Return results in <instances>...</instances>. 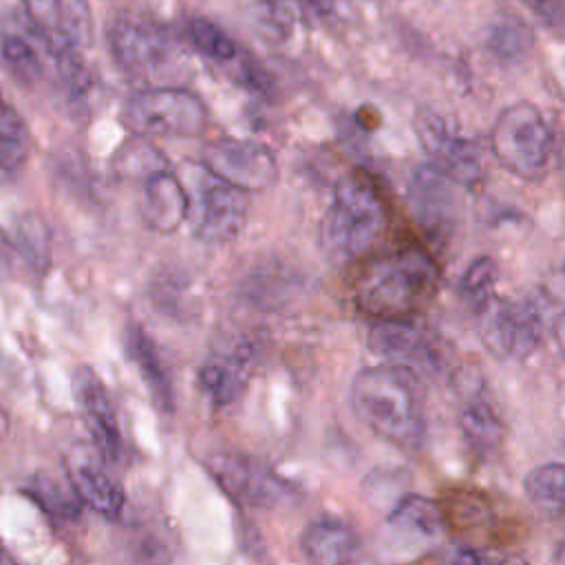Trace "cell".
Masks as SVG:
<instances>
[{"instance_id": "cell-1", "label": "cell", "mask_w": 565, "mask_h": 565, "mask_svg": "<svg viewBox=\"0 0 565 565\" xmlns=\"http://www.w3.org/2000/svg\"><path fill=\"white\" fill-rule=\"evenodd\" d=\"M355 415L382 439L415 450L426 437L419 375L397 364L362 369L351 384Z\"/></svg>"}, {"instance_id": "cell-2", "label": "cell", "mask_w": 565, "mask_h": 565, "mask_svg": "<svg viewBox=\"0 0 565 565\" xmlns=\"http://www.w3.org/2000/svg\"><path fill=\"white\" fill-rule=\"evenodd\" d=\"M437 285V267L422 247H404L373 258L358 276V307L377 320L408 318L422 309Z\"/></svg>"}, {"instance_id": "cell-3", "label": "cell", "mask_w": 565, "mask_h": 565, "mask_svg": "<svg viewBox=\"0 0 565 565\" xmlns=\"http://www.w3.org/2000/svg\"><path fill=\"white\" fill-rule=\"evenodd\" d=\"M386 205L375 183L362 174H344L333 190L320 223V247L333 265H351L382 238Z\"/></svg>"}, {"instance_id": "cell-4", "label": "cell", "mask_w": 565, "mask_h": 565, "mask_svg": "<svg viewBox=\"0 0 565 565\" xmlns=\"http://www.w3.org/2000/svg\"><path fill=\"white\" fill-rule=\"evenodd\" d=\"M22 9L53 53L57 82L71 97H84L93 86L86 55L95 40L88 0H22Z\"/></svg>"}, {"instance_id": "cell-5", "label": "cell", "mask_w": 565, "mask_h": 565, "mask_svg": "<svg viewBox=\"0 0 565 565\" xmlns=\"http://www.w3.org/2000/svg\"><path fill=\"white\" fill-rule=\"evenodd\" d=\"M121 126L135 137H199L207 126L201 97L181 86H143L121 106Z\"/></svg>"}, {"instance_id": "cell-6", "label": "cell", "mask_w": 565, "mask_h": 565, "mask_svg": "<svg viewBox=\"0 0 565 565\" xmlns=\"http://www.w3.org/2000/svg\"><path fill=\"white\" fill-rule=\"evenodd\" d=\"M554 132L545 115L530 102H516L499 113L490 150L497 161L516 177L536 179L550 163Z\"/></svg>"}, {"instance_id": "cell-7", "label": "cell", "mask_w": 565, "mask_h": 565, "mask_svg": "<svg viewBox=\"0 0 565 565\" xmlns=\"http://www.w3.org/2000/svg\"><path fill=\"white\" fill-rule=\"evenodd\" d=\"M108 51L121 73L146 86L170 75L179 60L170 33L159 22L137 13H121L113 20Z\"/></svg>"}, {"instance_id": "cell-8", "label": "cell", "mask_w": 565, "mask_h": 565, "mask_svg": "<svg viewBox=\"0 0 565 565\" xmlns=\"http://www.w3.org/2000/svg\"><path fill=\"white\" fill-rule=\"evenodd\" d=\"M203 168L245 192L267 190L278 179L276 154L260 141L216 139L203 148Z\"/></svg>"}, {"instance_id": "cell-9", "label": "cell", "mask_w": 565, "mask_h": 565, "mask_svg": "<svg viewBox=\"0 0 565 565\" xmlns=\"http://www.w3.org/2000/svg\"><path fill=\"white\" fill-rule=\"evenodd\" d=\"M479 333L486 349L497 358L530 355L541 340V316L527 302L497 298L479 309Z\"/></svg>"}, {"instance_id": "cell-10", "label": "cell", "mask_w": 565, "mask_h": 565, "mask_svg": "<svg viewBox=\"0 0 565 565\" xmlns=\"http://www.w3.org/2000/svg\"><path fill=\"white\" fill-rule=\"evenodd\" d=\"M415 135L433 161V166L446 174L452 183L472 185L483 174L481 150L470 139L457 135L446 119L430 110H419L413 121Z\"/></svg>"}, {"instance_id": "cell-11", "label": "cell", "mask_w": 565, "mask_h": 565, "mask_svg": "<svg viewBox=\"0 0 565 565\" xmlns=\"http://www.w3.org/2000/svg\"><path fill=\"white\" fill-rule=\"evenodd\" d=\"M247 210L249 201L245 190L210 174V181L199 190L192 212L196 238L212 245L234 241L247 223Z\"/></svg>"}, {"instance_id": "cell-12", "label": "cell", "mask_w": 565, "mask_h": 565, "mask_svg": "<svg viewBox=\"0 0 565 565\" xmlns=\"http://www.w3.org/2000/svg\"><path fill=\"white\" fill-rule=\"evenodd\" d=\"M214 481L241 505H269L280 494L278 479L256 459L238 452H216L207 459Z\"/></svg>"}, {"instance_id": "cell-13", "label": "cell", "mask_w": 565, "mask_h": 565, "mask_svg": "<svg viewBox=\"0 0 565 565\" xmlns=\"http://www.w3.org/2000/svg\"><path fill=\"white\" fill-rule=\"evenodd\" d=\"M386 536L397 552L430 550L444 536V512L428 497L406 494L386 519Z\"/></svg>"}, {"instance_id": "cell-14", "label": "cell", "mask_w": 565, "mask_h": 565, "mask_svg": "<svg viewBox=\"0 0 565 565\" xmlns=\"http://www.w3.org/2000/svg\"><path fill=\"white\" fill-rule=\"evenodd\" d=\"M408 205L417 225L435 241L446 238L452 227V181L435 166H419L408 181Z\"/></svg>"}, {"instance_id": "cell-15", "label": "cell", "mask_w": 565, "mask_h": 565, "mask_svg": "<svg viewBox=\"0 0 565 565\" xmlns=\"http://www.w3.org/2000/svg\"><path fill=\"white\" fill-rule=\"evenodd\" d=\"M369 347L377 358L386 360V364L411 369L417 375L439 369L433 344L406 318L377 320L369 333Z\"/></svg>"}, {"instance_id": "cell-16", "label": "cell", "mask_w": 565, "mask_h": 565, "mask_svg": "<svg viewBox=\"0 0 565 565\" xmlns=\"http://www.w3.org/2000/svg\"><path fill=\"white\" fill-rule=\"evenodd\" d=\"M0 60L9 75L24 84L35 86L55 73V60L38 31L24 20H11L0 29Z\"/></svg>"}, {"instance_id": "cell-17", "label": "cell", "mask_w": 565, "mask_h": 565, "mask_svg": "<svg viewBox=\"0 0 565 565\" xmlns=\"http://www.w3.org/2000/svg\"><path fill=\"white\" fill-rule=\"evenodd\" d=\"M75 393L86 417V426L93 435L95 446L99 448L102 457L117 459L121 452V430L108 397L106 386L93 373V369H79L75 373Z\"/></svg>"}, {"instance_id": "cell-18", "label": "cell", "mask_w": 565, "mask_h": 565, "mask_svg": "<svg viewBox=\"0 0 565 565\" xmlns=\"http://www.w3.org/2000/svg\"><path fill=\"white\" fill-rule=\"evenodd\" d=\"M188 216L190 196L183 183L172 172H168V168L157 170L143 179L141 218L150 230L170 234L179 230Z\"/></svg>"}, {"instance_id": "cell-19", "label": "cell", "mask_w": 565, "mask_h": 565, "mask_svg": "<svg viewBox=\"0 0 565 565\" xmlns=\"http://www.w3.org/2000/svg\"><path fill=\"white\" fill-rule=\"evenodd\" d=\"M68 479L84 505L93 512L115 519L124 508V488L108 472L104 459L95 457H73L68 463Z\"/></svg>"}, {"instance_id": "cell-20", "label": "cell", "mask_w": 565, "mask_h": 565, "mask_svg": "<svg viewBox=\"0 0 565 565\" xmlns=\"http://www.w3.org/2000/svg\"><path fill=\"white\" fill-rule=\"evenodd\" d=\"M300 545L311 563H347L358 552V536L344 521L322 516L307 525Z\"/></svg>"}, {"instance_id": "cell-21", "label": "cell", "mask_w": 565, "mask_h": 565, "mask_svg": "<svg viewBox=\"0 0 565 565\" xmlns=\"http://www.w3.org/2000/svg\"><path fill=\"white\" fill-rule=\"evenodd\" d=\"M252 353L247 347H236L230 353H223L210 360L201 369V386L216 406H225L238 397L247 382Z\"/></svg>"}, {"instance_id": "cell-22", "label": "cell", "mask_w": 565, "mask_h": 565, "mask_svg": "<svg viewBox=\"0 0 565 565\" xmlns=\"http://www.w3.org/2000/svg\"><path fill=\"white\" fill-rule=\"evenodd\" d=\"M459 426L470 441L481 452H490L501 441V419L494 406L479 393L466 397L459 413Z\"/></svg>"}, {"instance_id": "cell-23", "label": "cell", "mask_w": 565, "mask_h": 565, "mask_svg": "<svg viewBox=\"0 0 565 565\" xmlns=\"http://www.w3.org/2000/svg\"><path fill=\"white\" fill-rule=\"evenodd\" d=\"M534 44L532 29L516 15L503 13L488 29V49L505 64L521 62Z\"/></svg>"}, {"instance_id": "cell-24", "label": "cell", "mask_w": 565, "mask_h": 565, "mask_svg": "<svg viewBox=\"0 0 565 565\" xmlns=\"http://www.w3.org/2000/svg\"><path fill=\"white\" fill-rule=\"evenodd\" d=\"M126 349H128L130 360L137 364L139 373L143 375L146 384L150 386L154 399L163 406H170V382H168V375L161 366V360H159L157 349L150 342L148 333L139 327H132L126 333Z\"/></svg>"}, {"instance_id": "cell-25", "label": "cell", "mask_w": 565, "mask_h": 565, "mask_svg": "<svg viewBox=\"0 0 565 565\" xmlns=\"http://www.w3.org/2000/svg\"><path fill=\"white\" fill-rule=\"evenodd\" d=\"M31 152V135L20 113L0 93V170H18Z\"/></svg>"}, {"instance_id": "cell-26", "label": "cell", "mask_w": 565, "mask_h": 565, "mask_svg": "<svg viewBox=\"0 0 565 565\" xmlns=\"http://www.w3.org/2000/svg\"><path fill=\"white\" fill-rule=\"evenodd\" d=\"M183 31H185L188 42L201 55H205L207 60H212L216 64H232L241 55V49L234 42V38L225 29H221L216 22H212L207 18H201V15L190 18L185 22Z\"/></svg>"}, {"instance_id": "cell-27", "label": "cell", "mask_w": 565, "mask_h": 565, "mask_svg": "<svg viewBox=\"0 0 565 565\" xmlns=\"http://www.w3.org/2000/svg\"><path fill=\"white\" fill-rule=\"evenodd\" d=\"M523 488L539 510L561 512L565 508V466L543 463L532 468L523 479Z\"/></svg>"}, {"instance_id": "cell-28", "label": "cell", "mask_w": 565, "mask_h": 565, "mask_svg": "<svg viewBox=\"0 0 565 565\" xmlns=\"http://www.w3.org/2000/svg\"><path fill=\"white\" fill-rule=\"evenodd\" d=\"M31 494L55 516H75L82 508V501L68 479V475H38L33 477Z\"/></svg>"}, {"instance_id": "cell-29", "label": "cell", "mask_w": 565, "mask_h": 565, "mask_svg": "<svg viewBox=\"0 0 565 565\" xmlns=\"http://www.w3.org/2000/svg\"><path fill=\"white\" fill-rule=\"evenodd\" d=\"M252 22L269 40H285L294 26L296 0H245Z\"/></svg>"}, {"instance_id": "cell-30", "label": "cell", "mask_w": 565, "mask_h": 565, "mask_svg": "<svg viewBox=\"0 0 565 565\" xmlns=\"http://www.w3.org/2000/svg\"><path fill=\"white\" fill-rule=\"evenodd\" d=\"M115 163L124 177L132 174V177H139L141 181L148 179L152 172L166 168L163 154L154 146L143 141V137H141V141H135V143L121 148Z\"/></svg>"}, {"instance_id": "cell-31", "label": "cell", "mask_w": 565, "mask_h": 565, "mask_svg": "<svg viewBox=\"0 0 565 565\" xmlns=\"http://www.w3.org/2000/svg\"><path fill=\"white\" fill-rule=\"evenodd\" d=\"M494 282H497L494 263L486 256L477 258L461 278V296L477 311L483 302H488L494 296Z\"/></svg>"}, {"instance_id": "cell-32", "label": "cell", "mask_w": 565, "mask_h": 565, "mask_svg": "<svg viewBox=\"0 0 565 565\" xmlns=\"http://www.w3.org/2000/svg\"><path fill=\"white\" fill-rule=\"evenodd\" d=\"M550 29L565 26V0H521Z\"/></svg>"}, {"instance_id": "cell-33", "label": "cell", "mask_w": 565, "mask_h": 565, "mask_svg": "<svg viewBox=\"0 0 565 565\" xmlns=\"http://www.w3.org/2000/svg\"><path fill=\"white\" fill-rule=\"evenodd\" d=\"M298 11H302L307 18L316 20H327L335 13L338 0H296Z\"/></svg>"}, {"instance_id": "cell-34", "label": "cell", "mask_w": 565, "mask_h": 565, "mask_svg": "<svg viewBox=\"0 0 565 565\" xmlns=\"http://www.w3.org/2000/svg\"><path fill=\"white\" fill-rule=\"evenodd\" d=\"M554 338H556V344L561 347V351L565 353V311L554 322Z\"/></svg>"}, {"instance_id": "cell-35", "label": "cell", "mask_w": 565, "mask_h": 565, "mask_svg": "<svg viewBox=\"0 0 565 565\" xmlns=\"http://www.w3.org/2000/svg\"><path fill=\"white\" fill-rule=\"evenodd\" d=\"M556 561H561V563H565V543L558 547V552H556Z\"/></svg>"}]
</instances>
